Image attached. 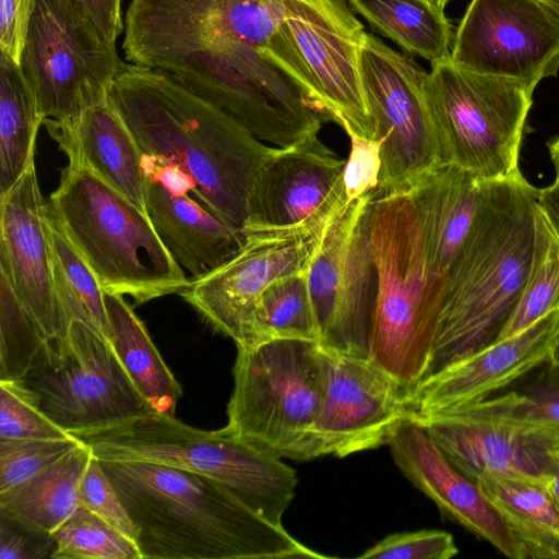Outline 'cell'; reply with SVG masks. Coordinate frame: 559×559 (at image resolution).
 I'll return each mask as SVG.
<instances>
[{
    "instance_id": "28",
    "label": "cell",
    "mask_w": 559,
    "mask_h": 559,
    "mask_svg": "<svg viewBox=\"0 0 559 559\" xmlns=\"http://www.w3.org/2000/svg\"><path fill=\"white\" fill-rule=\"evenodd\" d=\"M475 481L502 516L526 559H559V506L547 484L495 475Z\"/></svg>"
},
{
    "instance_id": "14",
    "label": "cell",
    "mask_w": 559,
    "mask_h": 559,
    "mask_svg": "<svg viewBox=\"0 0 559 559\" xmlns=\"http://www.w3.org/2000/svg\"><path fill=\"white\" fill-rule=\"evenodd\" d=\"M373 200L353 201L330 221L306 270L320 345L356 359H371L378 290L369 233Z\"/></svg>"
},
{
    "instance_id": "2",
    "label": "cell",
    "mask_w": 559,
    "mask_h": 559,
    "mask_svg": "<svg viewBox=\"0 0 559 559\" xmlns=\"http://www.w3.org/2000/svg\"><path fill=\"white\" fill-rule=\"evenodd\" d=\"M108 98L144 155L173 165L193 198L245 230L255 175L273 146L165 70L126 64Z\"/></svg>"
},
{
    "instance_id": "50",
    "label": "cell",
    "mask_w": 559,
    "mask_h": 559,
    "mask_svg": "<svg viewBox=\"0 0 559 559\" xmlns=\"http://www.w3.org/2000/svg\"><path fill=\"white\" fill-rule=\"evenodd\" d=\"M559 13V0H546Z\"/></svg>"
},
{
    "instance_id": "48",
    "label": "cell",
    "mask_w": 559,
    "mask_h": 559,
    "mask_svg": "<svg viewBox=\"0 0 559 559\" xmlns=\"http://www.w3.org/2000/svg\"><path fill=\"white\" fill-rule=\"evenodd\" d=\"M548 487L559 506V450L557 452L556 464Z\"/></svg>"
},
{
    "instance_id": "42",
    "label": "cell",
    "mask_w": 559,
    "mask_h": 559,
    "mask_svg": "<svg viewBox=\"0 0 559 559\" xmlns=\"http://www.w3.org/2000/svg\"><path fill=\"white\" fill-rule=\"evenodd\" d=\"M25 527V526H24ZM8 518L0 522V559H39L50 557L56 548L50 535L25 527Z\"/></svg>"
},
{
    "instance_id": "7",
    "label": "cell",
    "mask_w": 559,
    "mask_h": 559,
    "mask_svg": "<svg viewBox=\"0 0 559 559\" xmlns=\"http://www.w3.org/2000/svg\"><path fill=\"white\" fill-rule=\"evenodd\" d=\"M320 343L275 338L238 347L227 430L280 459L320 457L316 423L326 383Z\"/></svg>"
},
{
    "instance_id": "4",
    "label": "cell",
    "mask_w": 559,
    "mask_h": 559,
    "mask_svg": "<svg viewBox=\"0 0 559 559\" xmlns=\"http://www.w3.org/2000/svg\"><path fill=\"white\" fill-rule=\"evenodd\" d=\"M369 233L378 272L370 357L412 393L428 366L447 276L428 260L408 194L376 198Z\"/></svg>"
},
{
    "instance_id": "8",
    "label": "cell",
    "mask_w": 559,
    "mask_h": 559,
    "mask_svg": "<svg viewBox=\"0 0 559 559\" xmlns=\"http://www.w3.org/2000/svg\"><path fill=\"white\" fill-rule=\"evenodd\" d=\"M534 91L523 83L455 66L431 64L425 95L443 165L480 180L519 170V154Z\"/></svg>"
},
{
    "instance_id": "44",
    "label": "cell",
    "mask_w": 559,
    "mask_h": 559,
    "mask_svg": "<svg viewBox=\"0 0 559 559\" xmlns=\"http://www.w3.org/2000/svg\"><path fill=\"white\" fill-rule=\"evenodd\" d=\"M537 371L522 392L532 401L538 419L559 429V366L550 360Z\"/></svg>"
},
{
    "instance_id": "46",
    "label": "cell",
    "mask_w": 559,
    "mask_h": 559,
    "mask_svg": "<svg viewBox=\"0 0 559 559\" xmlns=\"http://www.w3.org/2000/svg\"><path fill=\"white\" fill-rule=\"evenodd\" d=\"M538 204L559 241V179L538 190Z\"/></svg>"
},
{
    "instance_id": "38",
    "label": "cell",
    "mask_w": 559,
    "mask_h": 559,
    "mask_svg": "<svg viewBox=\"0 0 559 559\" xmlns=\"http://www.w3.org/2000/svg\"><path fill=\"white\" fill-rule=\"evenodd\" d=\"M555 310H559V241L556 236L546 257L533 271L499 340L523 332Z\"/></svg>"
},
{
    "instance_id": "31",
    "label": "cell",
    "mask_w": 559,
    "mask_h": 559,
    "mask_svg": "<svg viewBox=\"0 0 559 559\" xmlns=\"http://www.w3.org/2000/svg\"><path fill=\"white\" fill-rule=\"evenodd\" d=\"M377 31L431 64L451 58L452 29L444 12L425 0H347Z\"/></svg>"
},
{
    "instance_id": "22",
    "label": "cell",
    "mask_w": 559,
    "mask_h": 559,
    "mask_svg": "<svg viewBox=\"0 0 559 559\" xmlns=\"http://www.w3.org/2000/svg\"><path fill=\"white\" fill-rule=\"evenodd\" d=\"M559 343V310L523 332L498 340L421 380L412 391L413 416L490 397L549 362Z\"/></svg>"
},
{
    "instance_id": "49",
    "label": "cell",
    "mask_w": 559,
    "mask_h": 559,
    "mask_svg": "<svg viewBox=\"0 0 559 559\" xmlns=\"http://www.w3.org/2000/svg\"><path fill=\"white\" fill-rule=\"evenodd\" d=\"M428 4H430L433 9L444 12V8L450 0H425Z\"/></svg>"
},
{
    "instance_id": "45",
    "label": "cell",
    "mask_w": 559,
    "mask_h": 559,
    "mask_svg": "<svg viewBox=\"0 0 559 559\" xmlns=\"http://www.w3.org/2000/svg\"><path fill=\"white\" fill-rule=\"evenodd\" d=\"M82 12L109 41L122 32L121 0H68Z\"/></svg>"
},
{
    "instance_id": "18",
    "label": "cell",
    "mask_w": 559,
    "mask_h": 559,
    "mask_svg": "<svg viewBox=\"0 0 559 559\" xmlns=\"http://www.w3.org/2000/svg\"><path fill=\"white\" fill-rule=\"evenodd\" d=\"M451 61L534 91L559 70V13L546 0H472L456 29Z\"/></svg>"
},
{
    "instance_id": "3",
    "label": "cell",
    "mask_w": 559,
    "mask_h": 559,
    "mask_svg": "<svg viewBox=\"0 0 559 559\" xmlns=\"http://www.w3.org/2000/svg\"><path fill=\"white\" fill-rule=\"evenodd\" d=\"M136 531L142 559H326L224 485L186 469L99 460Z\"/></svg>"
},
{
    "instance_id": "29",
    "label": "cell",
    "mask_w": 559,
    "mask_h": 559,
    "mask_svg": "<svg viewBox=\"0 0 559 559\" xmlns=\"http://www.w3.org/2000/svg\"><path fill=\"white\" fill-rule=\"evenodd\" d=\"M111 347L152 412L175 416L183 391L122 295L105 293Z\"/></svg>"
},
{
    "instance_id": "35",
    "label": "cell",
    "mask_w": 559,
    "mask_h": 559,
    "mask_svg": "<svg viewBox=\"0 0 559 559\" xmlns=\"http://www.w3.org/2000/svg\"><path fill=\"white\" fill-rule=\"evenodd\" d=\"M46 341L0 273V380H19Z\"/></svg>"
},
{
    "instance_id": "39",
    "label": "cell",
    "mask_w": 559,
    "mask_h": 559,
    "mask_svg": "<svg viewBox=\"0 0 559 559\" xmlns=\"http://www.w3.org/2000/svg\"><path fill=\"white\" fill-rule=\"evenodd\" d=\"M350 150L343 170L342 181L346 203L367 195H378L382 170V142L366 138L349 128Z\"/></svg>"
},
{
    "instance_id": "43",
    "label": "cell",
    "mask_w": 559,
    "mask_h": 559,
    "mask_svg": "<svg viewBox=\"0 0 559 559\" xmlns=\"http://www.w3.org/2000/svg\"><path fill=\"white\" fill-rule=\"evenodd\" d=\"M37 0H0V51L20 64Z\"/></svg>"
},
{
    "instance_id": "26",
    "label": "cell",
    "mask_w": 559,
    "mask_h": 559,
    "mask_svg": "<svg viewBox=\"0 0 559 559\" xmlns=\"http://www.w3.org/2000/svg\"><path fill=\"white\" fill-rule=\"evenodd\" d=\"M484 180L454 165L425 177L409 193L418 215L428 260L447 276L472 224Z\"/></svg>"
},
{
    "instance_id": "33",
    "label": "cell",
    "mask_w": 559,
    "mask_h": 559,
    "mask_svg": "<svg viewBox=\"0 0 559 559\" xmlns=\"http://www.w3.org/2000/svg\"><path fill=\"white\" fill-rule=\"evenodd\" d=\"M306 270L275 280L261 293L253 313L255 344L275 338L320 343Z\"/></svg>"
},
{
    "instance_id": "41",
    "label": "cell",
    "mask_w": 559,
    "mask_h": 559,
    "mask_svg": "<svg viewBox=\"0 0 559 559\" xmlns=\"http://www.w3.org/2000/svg\"><path fill=\"white\" fill-rule=\"evenodd\" d=\"M80 506L136 543L138 531L117 490L93 454L80 488Z\"/></svg>"
},
{
    "instance_id": "40",
    "label": "cell",
    "mask_w": 559,
    "mask_h": 559,
    "mask_svg": "<svg viewBox=\"0 0 559 559\" xmlns=\"http://www.w3.org/2000/svg\"><path fill=\"white\" fill-rule=\"evenodd\" d=\"M459 554L453 536L440 530L388 535L365 550L360 559H449Z\"/></svg>"
},
{
    "instance_id": "25",
    "label": "cell",
    "mask_w": 559,
    "mask_h": 559,
    "mask_svg": "<svg viewBox=\"0 0 559 559\" xmlns=\"http://www.w3.org/2000/svg\"><path fill=\"white\" fill-rule=\"evenodd\" d=\"M44 123L68 162L90 169L146 214L143 153L108 97L71 126Z\"/></svg>"
},
{
    "instance_id": "30",
    "label": "cell",
    "mask_w": 559,
    "mask_h": 559,
    "mask_svg": "<svg viewBox=\"0 0 559 559\" xmlns=\"http://www.w3.org/2000/svg\"><path fill=\"white\" fill-rule=\"evenodd\" d=\"M44 117L21 66L0 51V197L35 162Z\"/></svg>"
},
{
    "instance_id": "13",
    "label": "cell",
    "mask_w": 559,
    "mask_h": 559,
    "mask_svg": "<svg viewBox=\"0 0 559 559\" xmlns=\"http://www.w3.org/2000/svg\"><path fill=\"white\" fill-rule=\"evenodd\" d=\"M413 417L448 460L474 481L487 475L550 481L559 429L538 419L523 392L510 391Z\"/></svg>"
},
{
    "instance_id": "6",
    "label": "cell",
    "mask_w": 559,
    "mask_h": 559,
    "mask_svg": "<svg viewBox=\"0 0 559 559\" xmlns=\"http://www.w3.org/2000/svg\"><path fill=\"white\" fill-rule=\"evenodd\" d=\"M103 461L145 462L206 476L276 525L295 497L294 468L225 427L202 430L148 412L124 424L76 436Z\"/></svg>"
},
{
    "instance_id": "1",
    "label": "cell",
    "mask_w": 559,
    "mask_h": 559,
    "mask_svg": "<svg viewBox=\"0 0 559 559\" xmlns=\"http://www.w3.org/2000/svg\"><path fill=\"white\" fill-rule=\"evenodd\" d=\"M554 236L538 189L520 169L483 182L472 224L447 271L421 380L500 338Z\"/></svg>"
},
{
    "instance_id": "17",
    "label": "cell",
    "mask_w": 559,
    "mask_h": 559,
    "mask_svg": "<svg viewBox=\"0 0 559 559\" xmlns=\"http://www.w3.org/2000/svg\"><path fill=\"white\" fill-rule=\"evenodd\" d=\"M332 218L292 229L247 231L235 255L191 280L179 295L214 330L230 337L237 348L253 346L259 296L275 280L308 267Z\"/></svg>"
},
{
    "instance_id": "11",
    "label": "cell",
    "mask_w": 559,
    "mask_h": 559,
    "mask_svg": "<svg viewBox=\"0 0 559 559\" xmlns=\"http://www.w3.org/2000/svg\"><path fill=\"white\" fill-rule=\"evenodd\" d=\"M17 381L52 423L74 437L152 412L110 344L80 321L47 340Z\"/></svg>"
},
{
    "instance_id": "36",
    "label": "cell",
    "mask_w": 559,
    "mask_h": 559,
    "mask_svg": "<svg viewBox=\"0 0 559 559\" xmlns=\"http://www.w3.org/2000/svg\"><path fill=\"white\" fill-rule=\"evenodd\" d=\"M72 435L52 423L20 381L0 380V439H64Z\"/></svg>"
},
{
    "instance_id": "12",
    "label": "cell",
    "mask_w": 559,
    "mask_h": 559,
    "mask_svg": "<svg viewBox=\"0 0 559 559\" xmlns=\"http://www.w3.org/2000/svg\"><path fill=\"white\" fill-rule=\"evenodd\" d=\"M20 66L44 121L71 126L107 99L126 63L116 44L68 0H37Z\"/></svg>"
},
{
    "instance_id": "34",
    "label": "cell",
    "mask_w": 559,
    "mask_h": 559,
    "mask_svg": "<svg viewBox=\"0 0 559 559\" xmlns=\"http://www.w3.org/2000/svg\"><path fill=\"white\" fill-rule=\"evenodd\" d=\"M50 536L52 559H142L133 539L82 506Z\"/></svg>"
},
{
    "instance_id": "20",
    "label": "cell",
    "mask_w": 559,
    "mask_h": 559,
    "mask_svg": "<svg viewBox=\"0 0 559 559\" xmlns=\"http://www.w3.org/2000/svg\"><path fill=\"white\" fill-rule=\"evenodd\" d=\"M345 160L318 135L274 147L259 168L243 233L284 230L328 221L347 204Z\"/></svg>"
},
{
    "instance_id": "5",
    "label": "cell",
    "mask_w": 559,
    "mask_h": 559,
    "mask_svg": "<svg viewBox=\"0 0 559 559\" xmlns=\"http://www.w3.org/2000/svg\"><path fill=\"white\" fill-rule=\"evenodd\" d=\"M47 204L105 293L142 305L190 284L147 215L90 169L69 162Z\"/></svg>"
},
{
    "instance_id": "27",
    "label": "cell",
    "mask_w": 559,
    "mask_h": 559,
    "mask_svg": "<svg viewBox=\"0 0 559 559\" xmlns=\"http://www.w3.org/2000/svg\"><path fill=\"white\" fill-rule=\"evenodd\" d=\"M93 455L81 442L34 477L0 492V515L50 535L80 506V488Z\"/></svg>"
},
{
    "instance_id": "32",
    "label": "cell",
    "mask_w": 559,
    "mask_h": 559,
    "mask_svg": "<svg viewBox=\"0 0 559 559\" xmlns=\"http://www.w3.org/2000/svg\"><path fill=\"white\" fill-rule=\"evenodd\" d=\"M48 231L53 255L55 285L60 308L69 325L80 321L111 346L105 292L97 277L66 236L47 204Z\"/></svg>"
},
{
    "instance_id": "15",
    "label": "cell",
    "mask_w": 559,
    "mask_h": 559,
    "mask_svg": "<svg viewBox=\"0 0 559 559\" xmlns=\"http://www.w3.org/2000/svg\"><path fill=\"white\" fill-rule=\"evenodd\" d=\"M427 74L413 60L366 33L360 78L374 139L382 142L377 198L408 194L444 166L426 102Z\"/></svg>"
},
{
    "instance_id": "19",
    "label": "cell",
    "mask_w": 559,
    "mask_h": 559,
    "mask_svg": "<svg viewBox=\"0 0 559 559\" xmlns=\"http://www.w3.org/2000/svg\"><path fill=\"white\" fill-rule=\"evenodd\" d=\"M326 365L316 423L320 457H345L388 444L399 426L413 417L411 391L372 359L326 350Z\"/></svg>"
},
{
    "instance_id": "37",
    "label": "cell",
    "mask_w": 559,
    "mask_h": 559,
    "mask_svg": "<svg viewBox=\"0 0 559 559\" xmlns=\"http://www.w3.org/2000/svg\"><path fill=\"white\" fill-rule=\"evenodd\" d=\"M82 441L64 439H0V492L41 473Z\"/></svg>"
},
{
    "instance_id": "47",
    "label": "cell",
    "mask_w": 559,
    "mask_h": 559,
    "mask_svg": "<svg viewBox=\"0 0 559 559\" xmlns=\"http://www.w3.org/2000/svg\"><path fill=\"white\" fill-rule=\"evenodd\" d=\"M551 163L555 168L556 179H559V134L547 144Z\"/></svg>"
},
{
    "instance_id": "24",
    "label": "cell",
    "mask_w": 559,
    "mask_h": 559,
    "mask_svg": "<svg viewBox=\"0 0 559 559\" xmlns=\"http://www.w3.org/2000/svg\"><path fill=\"white\" fill-rule=\"evenodd\" d=\"M148 219L178 264L192 280L235 255L246 240L188 192V179L173 165L143 154Z\"/></svg>"
},
{
    "instance_id": "9",
    "label": "cell",
    "mask_w": 559,
    "mask_h": 559,
    "mask_svg": "<svg viewBox=\"0 0 559 559\" xmlns=\"http://www.w3.org/2000/svg\"><path fill=\"white\" fill-rule=\"evenodd\" d=\"M182 85L278 147L318 135L330 120L306 88L263 49L223 40L168 68Z\"/></svg>"
},
{
    "instance_id": "16",
    "label": "cell",
    "mask_w": 559,
    "mask_h": 559,
    "mask_svg": "<svg viewBox=\"0 0 559 559\" xmlns=\"http://www.w3.org/2000/svg\"><path fill=\"white\" fill-rule=\"evenodd\" d=\"M280 17V0H131L122 48L131 63L165 70L223 40L264 49Z\"/></svg>"
},
{
    "instance_id": "23",
    "label": "cell",
    "mask_w": 559,
    "mask_h": 559,
    "mask_svg": "<svg viewBox=\"0 0 559 559\" xmlns=\"http://www.w3.org/2000/svg\"><path fill=\"white\" fill-rule=\"evenodd\" d=\"M388 445L402 474L436 503L443 516L485 539L506 557L526 559L523 548L477 483L448 460L414 417L399 426Z\"/></svg>"
},
{
    "instance_id": "10",
    "label": "cell",
    "mask_w": 559,
    "mask_h": 559,
    "mask_svg": "<svg viewBox=\"0 0 559 559\" xmlns=\"http://www.w3.org/2000/svg\"><path fill=\"white\" fill-rule=\"evenodd\" d=\"M277 28L263 49L343 129L374 139L360 78L366 35L345 0H280Z\"/></svg>"
},
{
    "instance_id": "21",
    "label": "cell",
    "mask_w": 559,
    "mask_h": 559,
    "mask_svg": "<svg viewBox=\"0 0 559 559\" xmlns=\"http://www.w3.org/2000/svg\"><path fill=\"white\" fill-rule=\"evenodd\" d=\"M0 273L45 340L68 331L55 285L53 255L44 200L33 162L0 197Z\"/></svg>"
}]
</instances>
